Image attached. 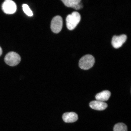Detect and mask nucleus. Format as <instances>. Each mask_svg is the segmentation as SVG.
Instances as JSON below:
<instances>
[{
  "instance_id": "1",
  "label": "nucleus",
  "mask_w": 131,
  "mask_h": 131,
  "mask_svg": "<svg viewBox=\"0 0 131 131\" xmlns=\"http://www.w3.org/2000/svg\"><path fill=\"white\" fill-rule=\"evenodd\" d=\"M81 20V15L78 12H73L71 14L69 15L66 19L67 28L70 30H73L79 23Z\"/></svg>"
},
{
  "instance_id": "2",
  "label": "nucleus",
  "mask_w": 131,
  "mask_h": 131,
  "mask_svg": "<svg viewBox=\"0 0 131 131\" xmlns=\"http://www.w3.org/2000/svg\"><path fill=\"white\" fill-rule=\"evenodd\" d=\"M95 62V58L93 56L90 54L86 55L81 59L79 65L81 69L88 70L92 68Z\"/></svg>"
},
{
  "instance_id": "3",
  "label": "nucleus",
  "mask_w": 131,
  "mask_h": 131,
  "mask_svg": "<svg viewBox=\"0 0 131 131\" xmlns=\"http://www.w3.org/2000/svg\"><path fill=\"white\" fill-rule=\"evenodd\" d=\"M21 57L18 54L14 52H9L6 55L4 61L7 64L10 66H14L20 63Z\"/></svg>"
},
{
  "instance_id": "4",
  "label": "nucleus",
  "mask_w": 131,
  "mask_h": 131,
  "mask_svg": "<svg viewBox=\"0 0 131 131\" xmlns=\"http://www.w3.org/2000/svg\"><path fill=\"white\" fill-rule=\"evenodd\" d=\"M63 19L61 16H57L52 19L51 24V29L53 32L57 34L61 31L63 27Z\"/></svg>"
},
{
  "instance_id": "5",
  "label": "nucleus",
  "mask_w": 131,
  "mask_h": 131,
  "mask_svg": "<svg viewBox=\"0 0 131 131\" xmlns=\"http://www.w3.org/2000/svg\"><path fill=\"white\" fill-rule=\"evenodd\" d=\"M2 8L5 14H13L16 12L17 7L14 2L11 0H6L3 3Z\"/></svg>"
},
{
  "instance_id": "6",
  "label": "nucleus",
  "mask_w": 131,
  "mask_h": 131,
  "mask_svg": "<svg viewBox=\"0 0 131 131\" xmlns=\"http://www.w3.org/2000/svg\"><path fill=\"white\" fill-rule=\"evenodd\" d=\"M127 39V36L125 34L120 36H114L113 37L111 41L112 45L116 49L120 48L123 44L126 42Z\"/></svg>"
},
{
  "instance_id": "7",
  "label": "nucleus",
  "mask_w": 131,
  "mask_h": 131,
  "mask_svg": "<svg viewBox=\"0 0 131 131\" xmlns=\"http://www.w3.org/2000/svg\"><path fill=\"white\" fill-rule=\"evenodd\" d=\"M89 105L91 108L98 111L104 110L107 107V104L106 103L97 100L91 101Z\"/></svg>"
},
{
  "instance_id": "8",
  "label": "nucleus",
  "mask_w": 131,
  "mask_h": 131,
  "mask_svg": "<svg viewBox=\"0 0 131 131\" xmlns=\"http://www.w3.org/2000/svg\"><path fill=\"white\" fill-rule=\"evenodd\" d=\"M62 118L66 123H73L78 120V116L75 112H67L63 114Z\"/></svg>"
},
{
  "instance_id": "9",
  "label": "nucleus",
  "mask_w": 131,
  "mask_h": 131,
  "mask_svg": "<svg viewBox=\"0 0 131 131\" xmlns=\"http://www.w3.org/2000/svg\"><path fill=\"white\" fill-rule=\"evenodd\" d=\"M111 95L110 92L107 90H105L96 94L95 98L97 101L104 102V101H107Z\"/></svg>"
},
{
  "instance_id": "10",
  "label": "nucleus",
  "mask_w": 131,
  "mask_h": 131,
  "mask_svg": "<svg viewBox=\"0 0 131 131\" xmlns=\"http://www.w3.org/2000/svg\"><path fill=\"white\" fill-rule=\"evenodd\" d=\"M64 4L67 7L73 8L76 5L81 3V0H62Z\"/></svg>"
},
{
  "instance_id": "11",
  "label": "nucleus",
  "mask_w": 131,
  "mask_h": 131,
  "mask_svg": "<svg viewBox=\"0 0 131 131\" xmlns=\"http://www.w3.org/2000/svg\"><path fill=\"white\" fill-rule=\"evenodd\" d=\"M127 126L123 123H118L115 124L114 127V131H127Z\"/></svg>"
},
{
  "instance_id": "12",
  "label": "nucleus",
  "mask_w": 131,
  "mask_h": 131,
  "mask_svg": "<svg viewBox=\"0 0 131 131\" xmlns=\"http://www.w3.org/2000/svg\"><path fill=\"white\" fill-rule=\"evenodd\" d=\"M23 10L25 14L28 16H33L32 11L27 5L24 4L22 6Z\"/></svg>"
},
{
  "instance_id": "13",
  "label": "nucleus",
  "mask_w": 131,
  "mask_h": 131,
  "mask_svg": "<svg viewBox=\"0 0 131 131\" xmlns=\"http://www.w3.org/2000/svg\"><path fill=\"white\" fill-rule=\"evenodd\" d=\"M82 7L83 6L82 4L80 3L79 4L76 5L74 6L73 8L76 10H79L81 9Z\"/></svg>"
},
{
  "instance_id": "14",
  "label": "nucleus",
  "mask_w": 131,
  "mask_h": 131,
  "mask_svg": "<svg viewBox=\"0 0 131 131\" xmlns=\"http://www.w3.org/2000/svg\"><path fill=\"white\" fill-rule=\"evenodd\" d=\"M2 54V50L1 48V47H0V57Z\"/></svg>"
}]
</instances>
